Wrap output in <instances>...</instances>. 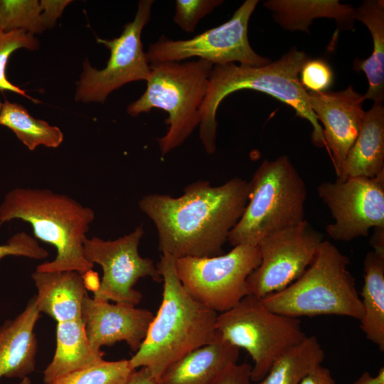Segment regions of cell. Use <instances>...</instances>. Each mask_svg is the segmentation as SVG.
<instances>
[{
	"mask_svg": "<svg viewBox=\"0 0 384 384\" xmlns=\"http://www.w3.org/2000/svg\"><path fill=\"white\" fill-rule=\"evenodd\" d=\"M309 60L303 51L292 48L279 59L262 66L213 65L207 92L200 109L199 137L205 151H216V112L222 100L237 90L250 89L268 94L292 107L296 115L307 119L313 127L311 141L317 147L326 146L323 128L311 108L308 91L299 75Z\"/></svg>",
	"mask_w": 384,
	"mask_h": 384,
	"instance_id": "3",
	"label": "cell"
},
{
	"mask_svg": "<svg viewBox=\"0 0 384 384\" xmlns=\"http://www.w3.org/2000/svg\"><path fill=\"white\" fill-rule=\"evenodd\" d=\"M300 384H336V382L330 369L321 365L308 374Z\"/></svg>",
	"mask_w": 384,
	"mask_h": 384,
	"instance_id": "34",
	"label": "cell"
},
{
	"mask_svg": "<svg viewBox=\"0 0 384 384\" xmlns=\"http://www.w3.org/2000/svg\"><path fill=\"white\" fill-rule=\"evenodd\" d=\"M349 265L346 255L323 240L297 280L260 300L272 311L294 318L337 315L360 320L363 307Z\"/></svg>",
	"mask_w": 384,
	"mask_h": 384,
	"instance_id": "5",
	"label": "cell"
},
{
	"mask_svg": "<svg viewBox=\"0 0 384 384\" xmlns=\"http://www.w3.org/2000/svg\"><path fill=\"white\" fill-rule=\"evenodd\" d=\"M2 106H3V104L0 101V113H1V109H2Z\"/></svg>",
	"mask_w": 384,
	"mask_h": 384,
	"instance_id": "40",
	"label": "cell"
},
{
	"mask_svg": "<svg viewBox=\"0 0 384 384\" xmlns=\"http://www.w3.org/2000/svg\"><path fill=\"white\" fill-rule=\"evenodd\" d=\"M260 263L258 246L239 245L217 256L176 259V270L193 299L220 314L250 294L247 279Z\"/></svg>",
	"mask_w": 384,
	"mask_h": 384,
	"instance_id": "9",
	"label": "cell"
},
{
	"mask_svg": "<svg viewBox=\"0 0 384 384\" xmlns=\"http://www.w3.org/2000/svg\"><path fill=\"white\" fill-rule=\"evenodd\" d=\"M317 191L334 219L326 226L332 239L351 241L367 236L372 228L384 226V171L373 178L325 181Z\"/></svg>",
	"mask_w": 384,
	"mask_h": 384,
	"instance_id": "14",
	"label": "cell"
},
{
	"mask_svg": "<svg viewBox=\"0 0 384 384\" xmlns=\"http://www.w3.org/2000/svg\"><path fill=\"white\" fill-rule=\"evenodd\" d=\"M215 327L223 339L250 354L251 380L257 383L282 354L307 336L299 319L272 311L252 294L218 314Z\"/></svg>",
	"mask_w": 384,
	"mask_h": 384,
	"instance_id": "8",
	"label": "cell"
},
{
	"mask_svg": "<svg viewBox=\"0 0 384 384\" xmlns=\"http://www.w3.org/2000/svg\"><path fill=\"white\" fill-rule=\"evenodd\" d=\"M252 366L247 363L228 366L210 384H251Z\"/></svg>",
	"mask_w": 384,
	"mask_h": 384,
	"instance_id": "33",
	"label": "cell"
},
{
	"mask_svg": "<svg viewBox=\"0 0 384 384\" xmlns=\"http://www.w3.org/2000/svg\"><path fill=\"white\" fill-rule=\"evenodd\" d=\"M20 384H33V383L28 377H25L24 378L22 379Z\"/></svg>",
	"mask_w": 384,
	"mask_h": 384,
	"instance_id": "39",
	"label": "cell"
},
{
	"mask_svg": "<svg viewBox=\"0 0 384 384\" xmlns=\"http://www.w3.org/2000/svg\"><path fill=\"white\" fill-rule=\"evenodd\" d=\"M249 182L234 178L213 186L197 181L178 197L153 193L139 202L140 210L154 223L158 247L176 259L213 257L223 246L242 216L248 201Z\"/></svg>",
	"mask_w": 384,
	"mask_h": 384,
	"instance_id": "1",
	"label": "cell"
},
{
	"mask_svg": "<svg viewBox=\"0 0 384 384\" xmlns=\"http://www.w3.org/2000/svg\"><path fill=\"white\" fill-rule=\"evenodd\" d=\"M223 2L221 0H176L174 22L185 32H193L199 21Z\"/></svg>",
	"mask_w": 384,
	"mask_h": 384,
	"instance_id": "30",
	"label": "cell"
},
{
	"mask_svg": "<svg viewBox=\"0 0 384 384\" xmlns=\"http://www.w3.org/2000/svg\"><path fill=\"white\" fill-rule=\"evenodd\" d=\"M240 348L219 336L188 353L169 366L160 384H210L228 366L238 363Z\"/></svg>",
	"mask_w": 384,
	"mask_h": 384,
	"instance_id": "19",
	"label": "cell"
},
{
	"mask_svg": "<svg viewBox=\"0 0 384 384\" xmlns=\"http://www.w3.org/2000/svg\"><path fill=\"white\" fill-rule=\"evenodd\" d=\"M300 82L305 90L326 92L332 85L334 73L329 63L322 59H309L303 65Z\"/></svg>",
	"mask_w": 384,
	"mask_h": 384,
	"instance_id": "31",
	"label": "cell"
},
{
	"mask_svg": "<svg viewBox=\"0 0 384 384\" xmlns=\"http://www.w3.org/2000/svg\"><path fill=\"white\" fill-rule=\"evenodd\" d=\"M360 327L366 338L384 351V255L368 252L363 260Z\"/></svg>",
	"mask_w": 384,
	"mask_h": 384,
	"instance_id": "24",
	"label": "cell"
},
{
	"mask_svg": "<svg viewBox=\"0 0 384 384\" xmlns=\"http://www.w3.org/2000/svg\"><path fill=\"white\" fill-rule=\"evenodd\" d=\"M248 201L231 230V245L257 246L265 238L304 220L305 183L288 156L265 159L249 182Z\"/></svg>",
	"mask_w": 384,
	"mask_h": 384,
	"instance_id": "6",
	"label": "cell"
},
{
	"mask_svg": "<svg viewBox=\"0 0 384 384\" xmlns=\"http://www.w3.org/2000/svg\"><path fill=\"white\" fill-rule=\"evenodd\" d=\"M384 171V107L374 103L365 112L359 134L348 151L336 181L373 178Z\"/></svg>",
	"mask_w": 384,
	"mask_h": 384,
	"instance_id": "20",
	"label": "cell"
},
{
	"mask_svg": "<svg viewBox=\"0 0 384 384\" xmlns=\"http://www.w3.org/2000/svg\"><path fill=\"white\" fill-rule=\"evenodd\" d=\"M258 2L246 0L228 21L192 38L173 41L161 37L150 44L146 52L149 63L181 62L197 57L213 65L235 62L250 66L270 63L269 58L254 51L247 36L248 23Z\"/></svg>",
	"mask_w": 384,
	"mask_h": 384,
	"instance_id": "10",
	"label": "cell"
},
{
	"mask_svg": "<svg viewBox=\"0 0 384 384\" xmlns=\"http://www.w3.org/2000/svg\"><path fill=\"white\" fill-rule=\"evenodd\" d=\"M325 353L317 338L307 336L303 341L282 354L257 384H300L321 366Z\"/></svg>",
	"mask_w": 384,
	"mask_h": 384,
	"instance_id": "26",
	"label": "cell"
},
{
	"mask_svg": "<svg viewBox=\"0 0 384 384\" xmlns=\"http://www.w3.org/2000/svg\"><path fill=\"white\" fill-rule=\"evenodd\" d=\"M151 73L142 96L129 105L127 113L137 117L152 109L168 113L164 136L157 139L164 156L181 146L200 124L213 65L205 60L165 61L150 64Z\"/></svg>",
	"mask_w": 384,
	"mask_h": 384,
	"instance_id": "7",
	"label": "cell"
},
{
	"mask_svg": "<svg viewBox=\"0 0 384 384\" xmlns=\"http://www.w3.org/2000/svg\"><path fill=\"white\" fill-rule=\"evenodd\" d=\"M153 0H141L134 19L124 25L122 33L111 40L97 38L105 46L110 55L105 68H92L87 60L77 82L75 100L83 102H104L107 96L124 85L146 81L151 67L142 41L143 28L149 22Z\"/></svg>",
	"mask_w": 384,
	"mask_h": 384,
	"instance_id": "11",
	"label": "cell"
},
{
	"mask_svg": "<svg viewBox=\"0 0 384 384\" xmlns=\"http://www.w3.org/2000/svg\"><path fill=\"white\" fill-rule=\"evenodd\" d=\"M87 289L95 292L100 284L98 274L96 272L90 270L82 274Z\"/></svg>",
	"mask_w": 384,
	"mask_h": 384,
	"instance_id": "38",
	"label": "cell"
},
{
	"mask_svg": "<svg viewBox=\"0 0 384 384\" xmlns=\"http://www.w3.org/2000/svg\"><path fill=\"white\" fill-rule=\"evenodd\" d=\"M39 47L34 35L22 30L3 31L0 29V91H11L31 100L35 103L38 100L28 96L26 91L11 83L6 78V67L11 53L19 48L37 50Z\"/></svg>",
	"mask_w": 384,
	"mask_h": 384,
	"instance_id": "29",
	"label": "cell"
},
{
	"mask_svg": "<svg viewBox=\"0 0 384 384\" xmlns=\"http://www.w3.org/2000/svg\"><path fill=\"white\" fill-rule=\"evenodd\" d=\"M0 124L12 130L31 151L39 146L56 148L63 140V134L60 128L35 119L23 106L8 100L2 106Z\"/></svg>",
	"mask_w": 384,
	"mask_h": 384,
	"instance_id": "27",
	"label": "cell"
},
{
	"mask_svg": "<svg viewBox=\"0 0 384 384\" xmlns=\"http://www.w3.org/2000/svg\"><path fill=\"white\" fill-rule=\"evenodd\" d=\"M40 314L34 297L15 318L0 326V379H23L35 370L38 341L34 328Z\"/></svg>",
	"mask_w": 384,
	"mask_h": 384,
	"instance_id": "17",
	"label": "cell"
},
{
	"mask_svg": "<svg viewBox=\"0 0 384 384\" xmlns=\"http://www.w3.org/2000/svg\"><path fill=\"white\" fill-rule=\"evenodd\" d=\"M370 244L373 252L384 255V226L374 228Z\"/></svg>",
	"mask_w": 384,
	"mask_h": 384,
	"instance_id": "37",
	"label": "cell"
},
{
	"mask_svg": "<svg viewBox=\"0 0 384 384\" xmlns=\"http://www.w3.org/2000/svg\"><path fill=\"white\" fill-rule=\"evenodd\" d=\"M70 0H0V29L33 35L55 26Z\"/></svg>",
	"mask_w": 384,
	"mask_h": 384,
	"instance_id": "25",
	"label": "cell"
},
{
	"mask_svg": "<svg viewBox=\"0 0 384 384\" xmlns=\"http://www.w3.org/2000/svg\"><path fill=\"white\" fill-rule=\"evenodd\" d=\"M323 235L306 221L265 238L259 266L249 275L250 294L262 299L297 280L313 261Z\"/></svg>",
	"mask_w": 384,
	"mask_h": 384,
	"instance_id": "13",
	"label": "cell"
},
{
	"mask_svg": "<svg viewBox=\"0 0 384 384\" xmlns=\"http://www.w3.org/2000/svg\"><path fill=\"white\" fill-rule=\"evenodd\" d=\"M264 6L282 27L290 31L309 32L313 20L334 18L342 29L353 27L355 9L338 0H269Z\"/></svg>",
	"mask_w": 384,
	"mask_h": 384,
	"instance_id": "22",
	"label": "cell"
},
{
	"mask_svg": "<svg viewBox=\"0 0 384 384\" xmlns=\"http://www.w3.org/2000/svg\"><path fill=\"white\" fill-rule=\"evenodd\" d=\"M10 255L41 260L46 258L48 252L34 237L25 232H19L11 236L6 243L0 245V260Z\"/></svg>",
	"mask_w": 384,
	"mask_h": 384,
	"instance_id": "32",
	"label": "cell"
},
{
	"mask_svg": "<svg viewBox=\"0 0 384 384\" xmlns=\"http://www.w3.org/2000/svg\"><path fill=\"white\" fill-rule=\"evenodd\" d=\"M94 210L73 198L48 189L16 188L0 204V225L19 219L31 224L34 238L55 247L54 260L37 266L39 272L75 271L82 274L94 265L83 252Z\"/></svg>",
	"mask_w": 384,
	"mask_h": 384,
	"instance_id": "4",
	"label": "cell"
},
{
	"mask_svg": "<svg viewBox=\"0 0 384 384\" xmlns=\"http://www.w3.org/2000/svg\"><path fill=\"white\" fill-rule=\"evenodd\" d=\"M156 267L163 282L161 303L144 341L129 362L134 370L146 368L159 380L173 363L213 342L219 333L215 327L218 314L186 291L177 276L176 258L162 254Z\"/></svg>",
	"mask_w": 384,
	"mask_h": 384,
	"instance_id": "2",
	"label": "cell"
},
{
	"mask_svg": "<svg viewBox=\"0 0 384 384\" xmlns=\"http://www.w3.org/2000/svg\"><path fill=\"white\" fill-rule=\"evenodd\" d=\"M311 108L323 129L337 175L361 130L365 112L363 95L352 86L338 91H308Z\"/></svg>",
	"mask_w": 384,
	"mask_h": 384,
	"instance_id": "15",
	"label": "cell"
},
{
	"mask_svg": "<svg viewBox=\"0 0 384 384\" xmlns=\"http://www.w3.org/2000/svg\"><path fill=\"white\" fill-rule=\"evenodd\" d=\"M144 235L142 225L114 240L97 237L86 238L83 244L85 258L101 266L103 274L98 289L93 292L97 301L136 306L142 299L134 287L142 277H149L160 283L162 277L154 261L142 257L138 251Z\"/></svg>",
	"mask_w": 384,
	"mask_h": 384,
	"instance_id": "12",
	"label": "cell"
},
{
	"mask_svg": "<svg viewBox=\"0 0 384 384\" xmlns=\"http://www.w3.org/2000/svg\"><path fill=\"white\" fill-rule=\"evenodd\" d=\"M37 289L36 306L57 323L81 319L87 288L81 274L75 271L39 272L31 274Z\"/></svg>",
	"mask_w": 384,
	"mask_h": 384,
	"instance_id": "18",
	"label": "cell"
},
{
	"mask_svg": "<svg viewBox=\"0 0 384 384\" xmlns=\"http://www.w3.org/2000/svg\"><path fill=\"white\" fill-rule=\"evenodd\" d=\"M154 315L146 309L97 301L87 294L82 301L81 319L92 346L101 351L125 341L134 353L144 341Z\"/></svg>",
	"mask_w": 384,
	"mask_h": 384,
	"instance_id": "16",
	"label": "cell"
},
{
	"mask_svg": "<svg viewBox=\"0 0 384 384\" xmlns=\"http://www.w3.org/2000/svg\"><path fill=\"white\" fill-rule=\"evenodd\" d=\"M355 18L363 23L369 29L373 41L371 55L365 59H356L353 67L366 75L368 89L364 100H371L383 104L384 100V1H365L355 9Z\"/></svg>",
	"mask_w": 384,
	"mask_h": 384,
	"instance_id": "23",
	"label": "cell"
},
{
	"mask_svg": "<svg viewBox=\"0 0 384 384\" xmlns=\"http://www.w3.org/2000/svg\"><path fill=\"white\" fill-rule=\"evenodd\" d=\"M352 384H384V368L381 367L375 375L363 372Z\"/></svg>",
	"mask_w": 384,
	"mask_h": 384,
	"instance_id": "36",
	"label": "cell"
},
{
	"mask_svg": "<svg viewBox=\"0 0 384 384\" xmlns=\"http://www.w3.org/2000/svg\"><path fill=\"white\" fill-rule=\"evenodd\" d=\"M134 370L129 359L103 360L99 363L66 374L50 384H124Z\"/></svg>",
	"mask_w": 384,
	"mask_h": 384,
	"instance_id": "28",
	"label": "cell"
},
{
	"mask_svg": "<svg viewBox=\"0 0 384 384\" xmlns=\"http://www.w3.org/2000/svg\"><path fill=\"white\" fill-rule=\"evenodd\" d=\"M103 356L102 351L95 350L90 343L81 319L59 322L55 353L43 371V383L50 384L66 374L99 363Z\"/></svg>",
	"mask_w": 384,
	"mask_h": 384,
	"instance_id": "21",
	"label": "cell"
},
{
	"mask_svg": "<svg viewBox=\"0 0 384 384\" xmlns=\"http://www.w3.org/2000/svg\"><path fill=\"white\" fill-rule=\"evenodd\" d=\"M124 384H160L150 371L145 367L134 370Z\"/></svg>",
	"mask_w": 384,
	"mask_h": 384,
	"instance_id": "35",
	"label": "cell"
}]
</instances>
